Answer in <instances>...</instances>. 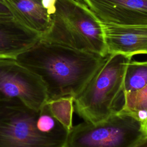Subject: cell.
<instances>
[{
    "label": "cell",
    "mask_w": 147,
    "mask_h": 147,
    "mask_svg": "<svg viewBox=\"0 0 147 147\" xmlns=\"http://www.w3.org/2000/svg\"><path fill=\"white\" fill-rule=\"evenodd\" d=\"M106 57L41 39L15 60L37 75L47 101L76 96L105 63Z\"/></svg>",
    "instance_id": "cell-1"
},
{
    "label": "cell",
    "mask_w": 147,
    "mask_h": 147,
    "mask_svg": "<svg viewBox=\"0 0 147 147\" xmlns=\"http://www.w3.org/2000/svg\"><path fill=\"white\" fill-rule=\"evenodd\" d=\"M69 131L52 115L18 99L0 100V147H64Z\"/></svg>",
    "instance_id": "cell-2"
},
{
    "label": "cell",
    "mask_w": 147,
    "mask_h": 147,
    "mask_svg": "<svg viewBox=\"0 0 147 147\" xmlns=\"http://www.w3.org/2000/svg\"><path fill=\"white\" fill-rule=\"evenodd\" d=\"M131 58L120 53L109 55L103 64L74 97V109L84 121L96 123L122 109L125 73Z\"/></svg>",
    "instance_id": "cell-3"
},
{
    "label": "cell",
    "mask_w": 147,
    "mask_h": 147,
    "mask_svg": "<svg viewBox=\"0 0 147 147\" xmlns=\"http://www.w3.org/2000/svg\"><path fill=\"white\" fill-rule=\"evenodd\" d=\"M46 41L106 57L102 22L78 0H56Z\"/></svg>",
    "instance_id": "cell-4"
},
{
    "label": "cell",
    "mask_w": 147,
    "mask_h": 147,
    "mask_svg": "<svg viewBox=\"0 0 147 147\" xmlns=\"http://www.w3.org/2000/svg\"><path fill=\"white\" fill-rule=\"evenodd\" d=\"M146 136L138 120L120 110L96 123L73 126L64 147H133Z\"/></svg>",
    "instance_id": "cell-5"
},
{
    "label": "cell",
    "mask_w": 147,
    "mask_h": 147,
    "mask_svg": "<svg viewBox=\"0 0 147 147\" xmlns=\"http://www.w3.org/2000/svg\"><path fill=\"white\" fill-rule=\"evenodd\" d=\"M18 99L34 109L47 102L41 79L14 59L0 58V100Z\"/></svg>",
    "instance_id": "cell-6"
},
{
    "label": "cell",
    "mask_w": 147,
    "mask_h": 147,
    "mask_svg": "<svg viewBox=\"0 0 147 147\" xmlns=\"http://www.w3.org/2000/svg\"><path fill=\"white\" fill-rule=\"evenodd\" d=\"M104 23L147 25V0H83Z\"/></svg>",
    "instance_id": "cell-7"
},
{
    "label": "cell",
    "mask_w": 147,
    "mask_h": 147,
    "mask_svg": "<svg viewBox=\"0 0 147 147\" xmlns=\"http://www.w3.org/2000/svg\"><path fill=\"white\" fill-rule=\"evenodd\" d=\"M102 24L108 55L147 54V25Z\"/></svg>",
    "instance_id": "cell-8"
},
{
    "label": "cell",
    "mask_w": 147,
    "mask_h": 147,
    "mask_svg": "<svg viewBox=\"0 0 147 147\" xmlns=\"http://www.w3.org/2000/svg\"><path fill=\"white\" fill-rule=\"evenodd\" d=\"M41 38L13 16L0 15V58L15 59Z\"/></svg>",
    "instance_id": "cell-9"
},
{
    "label": "cell",
    "mask_w": 147,
    "mask_h": 147,
    "mask_svg": "<svg viewBox=\"0 0 147 147\" xmlns=\"http://www.w3.org/2000/svg\"><path fill=\"white\" fill-rule=\"evenodd\" d=\"M13 17L41 37L49 29L53 11L33 0H1Z\"/></svg>",
    "instance_id": "cell-10"
},
{
    "label": "cell",
    "mask_w": 147,
    "mask_h": 147,
    "mask_svg": "<svg viewBox=\"0 0 147 147\" xmlns=\"http://www.w3.org/2000/svg\"><path fill=\"white\" fill-rule=\"evenodd\" d=\"M121 110L138 120L147 134V84L138 91L125 94L124 104Z\"/></svg>",
    "instance_id": "cell-11"
},
{
    "label": "cell",
    "mask_w": 147,
    "mask_h": 147,
    "mask_svg": "<svg viewBox=\"0 0 147 147\" xmlns=\"http://www.w3.org/2000/svg\"><path fill=\"white\" fill-rule=\"evenodd\" d=\"M147 84V61L130 60L124 76V93L138 91Z\"/></svg>",
    "instance_id": "cell-12"
},
{
    "label": "cell",
    "mask_w": 147,
    "mask_h": 147,
    "mask_svg": "<svg viewBox=\"0 0 147 147\" xmlns=\"http://www.w3.org/2000/svg\"><path fill=\"white\" fill-rule=\"evenodd\" d=\"M53 117L69 131L72 127L74 98L66 96L47 102Z\"/></svg>",
    "instance_id": "cell-13"
},
{
    "label": "cell",
    "mask_w": 147,
    "mask_h": 147,
    "mask_svg": "<svg viewBox=\"0 0 147 147\" xmlns=\"http://www.w3.org/2000/svg\"><path fill=\"white\" fill-rule=\"evenodd\" d=\"M36 2L42 5L45 8L55 11V3L56 0H33Z\"/></svg>",
    "instance_id": "cell-14"
},
{
    "label": "cell",
    "mask_w": 147,
    "mask_h": 147,
    "mask_svg": "<svg viewBox=\"0 0 147 147\" xmlns=\"http://www.w3.org/2000/svg\"><path fill=\"white\" fill-rule=\"evenodd\" d=\"M0 15L5 16H13L11 11L5 5V4L0 0Z\"/></svg>",
    "instance_id": "cell-15"
},
{
    "label": "cell",
    "mask_w": 147,
    "mask_h": 147,
    "mask_svg": "<svg viewBox=\"0 0 147 147\" xmlns=\"http://www.w3.org/2000/svg\"><path fill=\"white\" fill-rule=\"evenodd\" d=\"M133 147H147V136L140 140Z\"/></svg>",
    "instance_id": "cell-16"
}]
</instances>
